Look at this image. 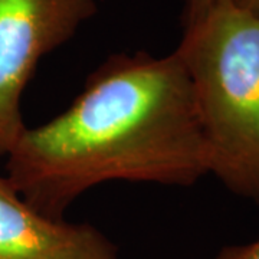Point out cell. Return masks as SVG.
<instances>
[{
    "label": "cell",
    "mask_w": 259,
    "mask_h": 259,
    "mask_svg": "<svg viewBox=\"0 0 259 259\" xmlns=\"http://www.w3.org/2000/svg\"><path fill=\"white\" fill-rule=\"evenodd\" d=\"M175 52L192 85L210 175L259 200V15L221 0L186 26Z\"/></svg>",
    "instance_id": "7a4b0ae2"
},
{
    "label": "cell",
    "mask_w": 259,
    "mask_h": 259,
    "mask_svg": "<svg viewBox=\"0 0 259 259\" xmlns=\"http://www.w3.org/2000/svg\"><path fill=\"white\" fill-rule=\"evenodd\" d=\"M235 3L243 9L249 10L255 15H259V0H235Z\"/></svg>",
    "instance_id": "52a82bcc"
},
{
    "label": "cell",
    "mask_w": 259,
    "mask_h": 259,
    "mask_svg": "<svg viewBox=\"0 0 259 259\" xmlns=\"http://www.w3.org/2000/svg\"><path fill=\"white\" fill-rule=\"evenodd\" d=\"M0 259H118L97 228L45 216L0 176Z\"/></svg>",
    "instance_id": "277c9868"
},
{
    "label": "cell",
    "mask_w": 259,
    "mask_h": 259,
    "mask_svg": "<svg viewBox=\"0 0 259 259\" xmlns=\"http://www.w3.org/2000/svg\"><path fill=\"white\" fill-rule=\"evenodd\" d=\"M183 15L182 23L183 28L193 25L199 19H202L212 9L214 5H218L221 0H183Z\"/></svg>",
    "instance_id": "5b68a950"
},
{
    "label": "cell",
    "mask_w": 259,
    "mask_h": 259,
    "mask_svg": "<svg viewBox=\"0 0 259 259\" xmlns=\"http://www.w3.org/2000/svg\"><path fill=\"white\" fill-rule=\"evenodd\" d=\"M97 10L98 0H0V157L26 128L22 97L39 62Z\"/></svg>",
    "instance_id": "3957f363"
},
{
    "label": "cell",
    "mask_w": 259,
    "mask_h": 259,
    "mask_svg": "<svg viewBox=\"0 0 259 259\" xmlns=\"http://www.w3.org/2000/svg\"><path fill=\"white\" fill-rule=\"evenodd\" d=\"M6 158L13 189L54 219L104 183L187 187L210 175L192 85L176 52L110 56L65 111L23 130Z\"/></svg>",
    "instance_id": "6da1fadb"
},
{
    "label": "cell",
    "mask_w": 259,
    "mask_h": 259,
    "mask_svg": "<svg viewBox=\"0 0 259 259\" xmlns=\"http://www.w3.org/2000/svg\"><path fill=\"white\" fill-rule=\"evenodd\" d=\"M216 259H259V238L249 243L225 246Z\"/></svg>",
    "instance_id": "8992f818"
}]
</instances>
